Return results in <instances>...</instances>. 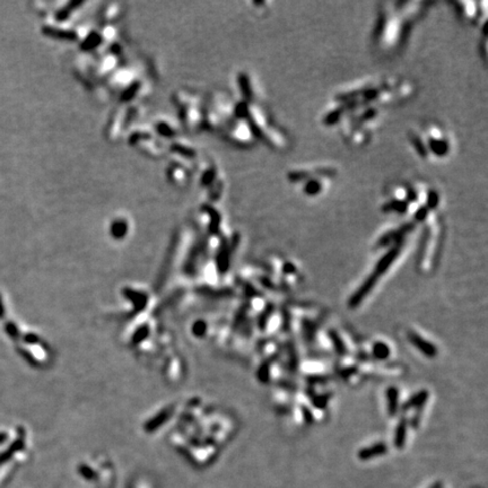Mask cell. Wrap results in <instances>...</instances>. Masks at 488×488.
Returning a JSON list of instances; mask_svg holds the SVG:
<instances>
[{"instance_id": "6da1fadb", "label": "cell", "mask_w": 488, "mask_h": 488, "mask_svg": "<svg viewBox=\"0 0 488 488\" xmlns=\"http://www.w3.org/2000/svg\"><path fill=\"white\" fill-rule=\"evenodd\" d=\"M414 86L406 80L380 78L363 81L360 85L343 90L334 96L336 106L346 111L349 108L374 105L381 107L410 97Z\"/></svg>"}, {"instance_id": "7a4b0ae2", "label": "cell", "mask_w": 488, "mask_h": 488, "mask_svg": "<svg viewBox=\"0 0 488 488\" xmlns=\"http://www.w3.org/2000/svg\"><path fill=\"white\" fill-rule=\"evenodd\" d=\"M426 4L422 2L384 3L379 12L374 40L383 50L396 49L404 40L410 23L423 12Z\"/></svg>"}, {"instance_id": "3957f363", "label": "cell", "mask_w": 488, "mask_h": 488, "mask_svg": "<svg viewBox=\"0 0 488 488\" xmlns=\"http://www.w3.org/2000/svg\"><path fill=\"white\" fill-rule=\"evenodd\" d=\"M429 157L444 158L451 153V139L441 126L427 125L420 130Z\"/></svg>"}, {"instance_id": "277c9868", "label": "cell", "mask_w": 488, "mask_h": 488, "mask_svg": "<svg viewBox=\"0 0 488 488\" xmlns=\"http://www.w3.org/2000/svg\"><path fill=\"white\" fill-rule=\"evenodd\" d=\"M414 201L411 187L407 185H396L388 193L387 200L382 205V209L387 212L396 214H408L411 202Z\"/></svg>"}, {"instance_id": "5b68a950", "label": "cell", "mask_w": 488, "mask_h": 488, "mask_svg": "<svg viewBox=\"0 0 488 488\" xmlns=\"http://www.w3.org/2000/svg\"><path fill=\"white\" fill-rule=\"evenodd\" d=\"M338 174V171L332 165H313L294 169L287 172V180L291 183H302L312 178H327L331 180Z\"/></svg>"}, {"instance_id": "8992f818", "label": "cell", "mask_w": 488, "mask_h": 488, "mask_svg": "<svg viewBox=\"0 0 488 488\" xmlns=\"http://www.w3.org/2000/svg\"><path fill=\"white\" fill-rule=\"evenodd\" d=\"M456 7L460 13L461 17L468 22L479 23L480 20L486 22L487 18V3H476V2H459L456 3Z\"/></svg>"}, {"instance_id": "52a82bcc", "label": "cell", "mask_w": 488, "mask_h": 488, "mask_svg": "<svg viewBox=\"0 0 488 488\" xmlns=\"http://www.w3.org/2000/svg\"><path fill=\"white\" fill-rule=\"evenodd\" d=\"M415 227H416V224L414 221H408V223L402 224L401 226H399V227L389 230V232L383 234L382 236L378 239L377 247L378 248H383L389 246L391 247L398 242L404 241L407 235L413 232Z\"/></svg>"}, {"instance_id": "ba28073f", "label": "cell", "mask_w": 488, "mask_h": 488, "mask_svg": "<svg viewBox=\"0 0 488 488\" xmlns=\"http://www.w3.org/2000/svg\"><path fill=\"white\" fill-rule=\"evenodd\" d=\"M402 247H404V241L398 242L389 248V250L384 253L381 258H380L379 261L377 262V265L374 267L375 276H381L386 273L389 268H390L391 265L393 264V261H395L398 258V256L400 255Z\"/></svg>"}, {"instance_id": "9c48e42d", "label": "cell", "mask_w": 488, "mask_h": 488, "mask_svg": "<svg viewBox=\"0 0 488 488\" xmlns=\"http://www.w3.org/2000/svg\"><path fill=\"white\" fill-rule=\"evenodd\" d=\"M377 279H378V276L372 274L364 280V283L360 285L358 289H357V291L352 294L349 298L348 305H349L350 309H356V307L365 300V297L372 292L373 287L375 286V284H377Z\"/></svg>"}, {"instance_id": "30bf717a", "label": "cell", "mask_w": 488, "mask_h": 488, "mask_svg": "<svg viewBox=\"0 0 488 488\" xmlns=\"http://www.w3.org/2000/svg\"><path fill=\"white\" fill-rule=\"evenodd\" d=\"M329 180L327 178H312L300 183L302 187V193L306 197H319L328 188Z\"/></svg>"}, {"instance_id": "8fae6325", "label": "cell", "mask_w": 488, "mask_h": 488, "mask_svg": "<svg viewBox=\"0 0 488 488\" xmlns=\"http://www.w3.org/2000/svg\"><path fill=\"white\" fill-rule=\"evenodd\" d=\"M408 339L411 342V345L417 348L424 356L428 357V358H434V357L437 356V348L434 345H432L429 341L425 340V339L423 337H420L418 333L409 332Z\"/></svg>"}, {"instance_id": "7c38bea8", "label": "cell", "mask_w": 488, "mask_h": 488, "mask_svg": "<svg viewBox=\"0 0 488 488\" xmlns=\"http://www.w3.org/2000/svg\"><path fill=\"white\" fill-rule=\"evenodd\" d=\"M408 137H409L411 146L414 147L415 152L417 153V155L420 158H423V160H428L429 155H428L426 146H425L424 138H423L422 133H420V130H410Z\"/></svg>"}, {"instance_id": "4fadbf2b", "label": "cell", "mask_w": 488, "mask_h": 488, "mask_svg": "<svg viewBox=\"0 0 488 488\" xmlns=\"http://www.w3.org/2000/svg\"><path fill=\"white\" fill-rule=\"evenodd\" d=\"M428 399V391L427 390H422L417 393H415L414 396L410 397V399L408 401H406L404 404V410H409V409H420L425 405V402Z\"/></svg>"}, {"instance_id": "5bb4252c", "label": "cell", "mask_w": 488, "mask_h": 488, "mask_svg": "<svg viewBox=\"0 0 488 488\" xmlns=\"http://www.w3.org/2000/svg\"><path fill=\"white\" fill-rule=\"evenodd\" d=\"M387 406H388V413L391 416L396 415L398 408H399V392H398L395 387H390L387 389Z\"/></svg>"}, {"instance_id": "9a60e30c", "label": "cell", "mask_w": 488, "mask_h": 488, "mask_svg": "<svg viewBox=\"0 0 488 488\" xmlns=\"http://www.w3.org/2000/svg\"><path fill=\"white\" fill-rule=\"evenodd\" d=\"M407 436V420L405 418H401L400 422L398 423L396 432H395V445L397 447H402L406 442Z\"/></svg>"}, {"instance_id": "2e32d148", "label": "cell", "mask_w": 488, "mask_h": 488, "mask_svg": "<svg viewBox=\"0 0 488 488\" xmlns=\"http://www.w3.org/2000/svg\"><path fill=\"white\" fill-rule=\"evenodd\" d=\"M387 452V446L380 443V444H375L373 446H370L368 449H364L359 452V458L360 459H370L373 458V456L381 455Z\"/></svg>"}, {"instance_id": "e0dca14e", "label": "cell", "mask_w": 488, "mask_h": 488, "mask_svg": "<svg viewBox=\"0 0 488 488\" xmlns=\"http://www.w3.org/2000/svg\"><path fill=\"white\" fill-rule=\"evenodd\" d=\"M372 354L377 359L384 360L390 355V348L384 342H375L372 348Z\"/></svg>"}, {"instance_id": "ac0fdd59", "label": "cell", "mask_w": 488, "mask_h": 488, "mask_svg": "<svg viewBox=\"0 0 488 488\" xmlns=\"http://www.w3.org/2000/svg\"><path fill=\"white\" fill-rule=\"evenodd\" d=\"M329 337H330V340H331V342H332L333 348L337 351V354L340 355V356L346 355L347 348L345 346V343H343L342 339L340 338V336H339V334L336 331H330Z\"/></svg>"}, {"instance_id": "d6986e66", "label": "cell", "mask_w": 488, "mask_h": 488, "mask_svg": "<svg viewBox=\"0 0 488 488\" xmlns=\"http://www.w3.org/2000/svg\"><path fill=\"white\" fill-rule=\"evenodd\" d=\"M304 333H305V337H309L311 338L312 336H313V332H314V330H315V325L314 324H312L310 321H307V322H304Z\"/></svg>"}, {"instance_id": "ffe728a7", "label": "cell", "mask_w": 488, "mask_h": 488, "mask_svg": "<svg viewBox=\"0 0 488 488\" xmlns=\"http://www.w3.org/2000/svg\"><path fill=\"white\" fill-rule=\"evenodd\" d=\"M260 374H261V377H260L261 381H264V382L268 381V379H269V366L268 365L261 366Z\"/></svg>"}, {"instance_id": "44dd1931", "label": "cell", "mask_w": 488, "mask_h": 488, "mask_svg": "<svg viewBox=\"0 0 488 488\" xmlns=\"http://www.w3.org/2000/svg\"><path fill=\"white\" fill-rule=\"evenodd\" d=\"M284 270H285V273H287V274H292L295 271V267H294V265H292L291 262H286V264L284 265Z\"/></svg>"}, {"instance_id": "7402d4cb", "label": "cell", "mask_w": 488, "mask_h": 488, "mask_svg": "<svg viewBox=\"0 0 488 488\" xmlns=\"http://www.w3.org/2000/svg\"><path fill=\"white\" fill-rule=\"evenodd\" d=\"M303 414H304V419L306 420V422H311L312 420V414H311V411L310 410H306V409H303Z\"/></svg>"}]
</instances>
